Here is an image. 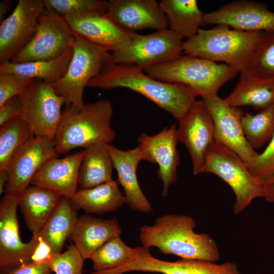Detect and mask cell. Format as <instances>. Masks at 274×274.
Segmentation results:
<instances>
[{
  "label": "cell",
  "instance_id": "1",
  "mask_svg": "<svg viewBox=\"0 0 274 274\" xmlns=\"http://www.w3.org/2000/svg\"><path fill=\"white\" fill-rule=\"evenodd\" d=\"M87 87L129 89L145 96L178 121L187 114L197 96L185 85L156 80L140 67L127 63H107Z\"/></svg>",
  "mask_w": 274,
  "mask_h": 274
},
{
  "label": "cell",
  "instance_id": "2",
  "mask_svg": "<svg viewBox=\"0 0 274 274\" xmlns=\"http://www.w3.org/2000/svg\"><path fill=\"white\" fill-rule=\"evenodd\" d=\"M195 226V220L190 216L165 215L157 218L153 225L141 227L139 239L144 248L156 247L162 253L182 259L219 260L216 241L209 234L196 233Z\"/></svg>",
  "mask_w": 274,
  "mask_h": 274
},
{
  "label": "cell",
  "instance_id": "3",
  "mask_svg": "<svg viewBox=\"0 0 274 274\" xmlns=\"http://www.w3.org/2000/svg\"><path fill=\"white\" fill-rule=\"evenodd\" d=\"M113 113L112 102L106 99L84 104L78 111L66 106L54 139L57 155L98 143L111 144L116 137L111 126Z\"/></svg>",
  "mask_w": 274,
  "mask_h": 274
},
{
  "label": "cell",
  "instance_id": "4",
  "mask_svg": "<svg viewBox=\"0 0 274 274\" xmlns=\"http://www.w3.org/2000/svg\"><path fill=\"white\" fill-rule=\"evenodd\" d=\"M263 32L244 31L224 25L209 29L200 28L194 36L183 42V52L214 62H223L240 73L250 67Z\"/></svg>",
  "mask_w": 274,
  "mask_h": 274
},
{
  "label": "cell",
  "instance_id": "5",
  "mask_svg": "<svg viewBox=\"0 0 274 274\" xmlns=\"http://www.w3.org/2000/svg\"><path fill=\"white\" fill-rule=\"evenodd\" d=\"M143 70L156 80L185 85L201 97L217 93L223 85L239 73L225 63L186 54Z\"/></svg>",
  "mask_w": 274,
  "mask_h": 274
},
{
  "label": "cell",
  "instance_id": "6",
  "mask_svg": "<svg viewBox=\"0 0 274 274\" xmlns=\"http://www.w3.org/2000/svg\"><path fill=\"white\" fill-rule=\"evenodd\" d=\"M202 173L214 174L230 186L235 196L234 215L243 212L255 199L264 197V185L253 175L246 163L233 151L215 141L207 152Z\"/></svg>",
  "mask_w": 274,
  "mask_h": 274
},
{
  "label": "cell",
  "instance_id": "7",
  "mask_svg": "<svg viewBox=\"0 0 274 274\" xmlns=\"http://www.w3.org/2000/svg\"><path fill=\"white\" fill-rule=\"evenodd\" d=\"M72 47L73 55L67 71L52 86L66 106L78 111L84 105L85 88L108 63L110 52L75 35Z\"/></svg>",
  "mask_w": 274,
  "mask_h": 274
},
{
  "label": "cell",
  "instance_id": "8",
  "mask_svg": "<svg viewBox=\"0 0 274 274\" xmlns=\"http://www.w3.org/2000/svg\"><path fill=\"white\" fill-rule=\"evenodd\" d=\"M183 38L170 29L148 35L136 32L110 52L108 63L132 64L142 69L178 58Z\"/></svg>",
  "mask_w": 274,
  "mask_h": 274
},
{
  "label": "cell",
  "instance_id": "9",
  "mask_svg": "<svg viewBox=\"0 0 274 274\" xmlns=\"http://www.w3.org/2000/svg\"><path fill=\"white\" fill-rule=\"evenodd\" d=\"M22 103L21 117L35 136L54 139L64 104L63 98L52 85L33 79L19 96Z\"/></svg>",
  "mask_w": 274,
  "mask_h": 274
},
{
  "label": "cell",
  "instance_id": "10",
  "mask_svg": "<svg viewBox=\"0 0 274 274\" xmlns=\"http://www.w3.org/2000/svg\"><path fill=\"white\" fill-rule=\"evenodd\" d=\"M74 35L63 16L45 8L33 37L10 61L19 63L55 59L72 47Z\"/></svg>",
  "mask_w": 274,
  "mask_h": 274
},
{
  "label": "cell",
  "instance_id": "11",
  "mask_svg": "<svg viewBox=\"0 0 274 274\" xmlns=\"http://www.w3.org/2000/svg\"><path fill=\"white\" fill-rule=\"evenodd\" d=\"M213 120L215 141L233 151L250 169L259 153L248 142L242 123L244 114L218 93L201 97Z\"/></svg>",
  "mask_w": 274,
  "mask_h": 274
},
{
  "label": "cell",
  "instance_id": "12",
  "mask_svg": "<svg viewBox=\"0 0 274 274\" xmlns=\"http://www.w3.org/2000/svg\"><path fill=\"white\" fill-rule=\"evenodd\" d=\"M18 193L6 192L0 203V266L2 270L31 261L40 238L22 242L17 216Z\"/></svg>",
  "mask_w": 274,
  "mask_h": 274
},
{
  "label": "cell",
  "instance_id": "13",
  "mask_svg": "<svg viewBox=\"0 0 274 274\" xmlns=\"http://www.w3.org/2000/svg\"><path fill=\"white\" fill-rule=\"evenodd\" d=\"M42 0H19L0 25V62L10 61L31 41L45 9Z\"/></svg>",
  "mask_w": 274,
  "mask_h": 274
},
{
  "label": "cell",
  "instance_id": "14",
  "mask_svg": "<svg viewBox=\"0 0 274 274\" xmlns=\"http://www.w3.org/2000/svg\"><path fill=\"white\" fill-rule=\"evenodd\" d=\"M54 139L32 136L13 154L6 170V192L19 193L30 185L36 173L52 158L57 157Z\"/></svg>",
  "mask_w": 274,
  "mask_h": 274
},
{
  "label": "cell",
  "instance_id": "15",
  "mask_svg": "<svg viewBox=\"0 0 274 274\" xmlns=\"http://www.w3.org/2000/svg\"><path fill=\"white\" fill-rule=\"evenodd\" d=\"M64 17L74 35L109 52L136 33L122 27L107 12L83 10Z\"/></svg>",
  "mask_w": 274,
  "mask_h": 274
},
{
  "label": "cell",
  "instance_id": "16",
  "mask_svg": "<svg viewBox=\"0 0 274 274\" xmlns=\"http://www.w3.org/2000/svg\"><path fill=\"white\" fill-rule=\"evenodd\" d=\"M214 133L213 120L204 102L196 100L177 128L178 141L190 155L195 176L202 173L207 152L215 141Z\"/></svg>",
  "mask_w": 274,
  "mask_h": 274
},
{
  "label": "cell",
  "instance_id": "17",
  "mask_svg": "<svg viewBox=\"0 0 274 274\" xmlns=\"http://www.w3.org/2000/svg\"><path fill=\"white\" fill-rule=\"evenodd\" d=\"M203 22L244 31H269L274 30V12L264 3L241 0L204 13Z\"/></svg>",
  "mask_w": 274,
  "mask_h": 274
},
{
  "label": "cell",
  "instance_id": "18",
  "mask_svg": "<svg viewBox=\"0 0 274 274\" xmlns=\"http://www.w3.org/2000/svg\"><path fill=\"white\" fill-rule=\"evenodd\" d=\"M177 128L174 123L153 135L143 133L136 140L139 146L148 155L149 162L159 165L158 176L163 183V197L168 195L170 186L177 178V169L180 160L177 149Z\"/></svg>",
  "mask_w": 274,
  "mask_h": 274
},
{
  "label": "cell",
  "instance_id": "19",
  "mask_svg": "<svg viewBox=\"0 0 274 274\" xmlns=\"http://www.w3.org/2000/svg\"><path fill=\"white\" fill-rule=\"evenodd\" d=\"M107 148L117 172L118 181L123 189L126 204L134 211L146 214L152 212V205L143 192L136 175L139 163L142 160L149 161L147 153L139 146L122 150L108 144Z\"/></svg>",
  "mask_w": 274,
  "mask_h": 274
},
{
  "label": "cell",
  "instance_id": "20",
  "mask_svg": "<svg viewBox=\"0 0 274 274\" xmlns=\"http://www.w3.org/2000/svg\"><path fill=\"white\" fill-rule=\"evenodd\" d=\"M109 3L107 12L127 30L167 28V18L155 0H110Z\"/></svg>",
  "mask_w": 274,
  "mask_h": 274
},
{
  "label": "cell",
  "instance_id": "21",
  "mask_svg": "<svg viewBox=\"0 0 274 274\" xmlns=\"http://www.w3.org/2000/svg\"><path fill=\"white\" fill-rule=\"evenodd\" d=\"M84 151L62 158L54 157L36 173L30 185L42 186L61 197H70L77 190L78 176Z\"/></svg>",
  "mask_w": 274,
  "mask_h": 274
},
{
  "label": "cell",
  "instance_id": "22",
  "mask_svg": "<svg viewBox=\"0 0 274 274\" xmlns=\"http://www.w3.org/2000/svg\"><path fill=\"white\" fill-rule=\"evenodd\" d=\"M121 233L116 217L105 219L83 215L77 218L69 238L85 260L109 239Z\"/></svg>",
  "mask_w": 274,
  "mask_h": 274
},
{
  "label": "cell",
  "instance_id": "23",
  "mask_svg": "<svg viewBox=\"0 0 274 274\" xmlns=\"http://www.w3.org/2000/svg\"><path fill=\"white\" fill-rule=\"evenodd\" d=\"M240 74L235 87L225 98L229 105L249 106L260 111L274 103V77L260 74L251 67Z\"/></svg>",
  "mask_w": 274,
  "mask_h": 274
},
{
  "label": "cell",
  "instance_id": "24",
  "mask_svg": "<svg viewBox=\"0 0 274 274\" xmlns=\"http://www.w3.org/2000/svg\"><path fill=\"white\" fill-rule=\"evenodd\" d=\"M61 197L46 188L31 185L18 194V206L27 227L37 236L56 208Z\"/></svg>",
  "mask_w": 274,
  "mask_h": 274
},
{
  "label": "cell",
  "instance_id": "25",
  "mask_svg": "<svg viewBox=\"0 0 274 274\" xmlns=\"http://www.w3.org/2000/svg\"><path fill=\"white\" fill-rule=\"evenodd\" d=\"M70 199L76 210L98 214L114 212L126 203L118 182L114 180L91 188L77 190Z\"/></svg>",
  "mask_w": 274,
  "mask_h": 274
},
{
  "label": "cell",
  "instance_id": "26",
  "mask_svg": "<svg viewBox=\"0 0 274 274\" xmlns=\"http://www.w3.org/2000/svg\"><path fill=\"white\" fill-rule=\"evenodd\" d=\"M78 217L69 197H61L43 228L38 235L50 248L53 256L61 253L70 237Z\"/></svg>",
  "mask_w": 274,
  "mask_h": 274
},
{
  "label": "cell",
  "instance_id": "27",
  "mask_svg": "<svg viewBox=\"0 0 274 274\" xmlns=\"http://www.w3.org/2000/svg\"><path fill=\"white\" fill-rule=\"evenodd\" d=\"M160 7L165 14L170 29L190 39L204 24V15L196 0H161Z\"/></svg>",
  "mask_w": 274,
  "mask_h": 274
},
{
  "label": "cell",
  "instance_id": "28",
  "mask_svg": "<svg viewBox=\"0 0 274 274\" xmlns=\"http://www.w3.org/2000/svg\"><path fill=\"white\" fill-rule=\"evenodd\" d=\"M107 144L98 143L84 150L78 176L81 189L91 188L113 180L114 167Z\"/></svg>",
  "mask_w": 274,
  "mask_h": 274
},
{
  "label": "cell",
  "instance_id": "29",
  "mask_svg": "<svg viewBox=\"0 0 274 274\" xmlns=\"http://www.w3.org/2000/svg\"><path fill=\"white\" fill-rule=\"evenodd\" d=\"M73 55L71 47L59 57L50 60H38L15 63H0V74H16L39 79L53 85L64 76Z\"/></svg>",
  "mask_w": 274,
  "mask_h": 274
},
{
  "label": "cell",
  "instance_id": "30",
  "mask_svg": "<svg viewBox=\"0 0 274 274\" xmlns=\"http://www.w3.org/2000/svg\"><path fill=\"white\" fill-rule=\"evenodd\" d=\"M135 251L136 248L128 246L120 236L113 237L91 256L93 270L103 271L120 267L128 263Z\"/></svg>",
  "mask_w": 274,
  "mask_h": 274
},
{
  "label": "cell",
  "instance_id": "31",
  "mask_svg": "<svg viewBox=\"0 0 274 274\" xmlns=\"http://www.w3.org/2000/svg\"><path fill=\"white\" fill-rule=\"evenodd\" d=\"M0 127V170H4L16 151L34 135L21 117Z\"/></svg>",
  "mask_w": 274,
  "mask_h": 274
},
{
  "label": "cell",
  "instance_id": "32",
  "mask_svg": "<svg viewBox=\"0 0 274 274\" xmlns=\"http://www.w3.org/2000/svg\"><path fill=\"white\" fill-rule=\"evenodd\" d=\"M246 138L255 150L269 142L274 133V103L255 115L247 114L242 118Z\"/></svg>",
  "mask_w": 274,
  "mask_h": 274
},
{
  "label": "cell",
  "instance_id": "33",
  "mask_svg": "<svg viewBox=\"0 0 274 274\" xmlns=\"http://www.w3.org/2000/svg\"><path fill=\"white\" fill-rule=\"evenodd\" d=\"M167 274H243L235 263L221 264L215 262L197 260L181 259L173 261Z\"/></svg>",
  "mask_w": 274,
  "mask_h": 274
},
{
  "label": "cell",
  "instance_id": "34",
  "mask_svg": "<svg viewBox=\"0 0 274 274\" xmlns=\"http://www.w3.org/2000/svg\"><path fill=\"white\" fill-rule=\"evenodd\" d=\"M250 67L260 74L274 77V30L263 32Z\"/></svg>",
  "mask_w": 274,
  "mask_h": 274
},
{
  "label": "cell",
  "instance_id": "35",
  "mask_svg": "<svg viewBox=\"0 0 274 274\" xmlns=\"http://www.w3.org/2000/svg\"><path fill=\"white\" fill-rule=\"evenodd\" d=\"M47 9H52L64 16L66 14L83 10L107 12L109 1L102 0H43Z\"/></svg>",
  "mask_w": 274,
  "mask_h": 274
},
{
  "label": "cell",
  "instance_id": "36",
  "mask_svg": "<svg viewBox=\"0 0 274 274\" xmlns=\"http://www.w3.org/2000/svg\"><path fill=\"white\" fill-rule=\"evenodd\" d=\"M84 260L73 244L67 249L53 256L51 269L55 274H82Z\"/></svg>",
  "mask_w": 274,
  "mask_h": 274
},
{
  "label": "cell",
  "instance_id": "37",
  "mask_svg": "<svg viewBox=\"0 0 274 274\" xmlns=\"http://www.w3.org/2000/svg\"><path fill=\"white\" fill-rule=\"evenodd\" d=\"M250 170L264 185L274 180V133Z\"/></svg>",
  "mask_w": 274,
  "mask_h": 274
},
{
  "label": "cell",
  "instance_id": "38",
  "mask_svg": "<svg viewBox=\"0 0 274 274\" xmlns=\"http://www.w3.org/2000/svg\"><path fill=\"white\" fill-rule=\"evenodd\" d=\"M32 80L16 74H0V106L22 94Z\"/></svg>",
  "mask_w": 274,
  "mask_h": 274
},
{
  "label": "cell",
  "instance_id": "39",
  "mask_svg": "<svg viewBox=\"0 0 274 274\" xmlns=\"http://www.w3.org/2000/svg\"><path fill=\"white\" fill-rule=\"evenodd\" d=\"M50 260L24 263L16 267L2 270L1 274H53Z\"/></svg>",
  "mask_w": 274,
  "mask_h": 274
},
{
  "label": "cell",
  "instance_id": "40",
  "mask_svg": "<svg viewBox=\"0 0 274 274\" xmlns=\"http://www.w3.org/2000/svg\"><path fill=\"white\" fill-rule=\"evenodd\" d=\"M22 103L19 96L14 97L0 106V126L8 121L21 117Z\"/></svg>",
  "mask_w": 274,
  "mask_h": 274
},
{
  "label": "cell",
  "instance_id": "41",
  "mask_svg": "<svg viewBox=\"0 0 274 274\" xmlns=\"http://www.w3.org/2000/svg\"><path fill=\"white\" fill-rule=\"evenodd\" d=\"M264 198L271 203H274V180L264 185Z\"/></svg>",
  "mask_w": 274,
  "mask_h": 274
},
{
  "label": "cell",
  "instance_id": "42",
  "mask_svg": "<svg viewBox=\"0 0 274 274\" xmlns=\"http://www.w3.org/2000/svg\"><path fill=\"white\" fill-rule=\"evenodd\" d=\"M12 2L10 0H4L0 3V23L5 19L4 17L9 10Z\"/></svg>",
  "mask_w": 274,
  "mask_h": 274
},
{
  "label": "cell",
  "instance_id": "43",
  "mask_svg": "<svg viewBox=\"0 0 274 274\" xmlns=\"http://www.w3.org/2000/svg\"><path fill=\"white\" fill-rule=\"evenodd\" d=\"M8 180V174L6 169L0 170V194H2Z\"/></svg>",
  "mask_w": 274,
  "mask_h": 274
}]
</instances>
